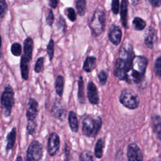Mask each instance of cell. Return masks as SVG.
Segmentation results:
<instances>
[{
	"instance_id": "cell-1",
	"label": "cell",
	"mask_w": 161,
	"mask_h": 161,
	"mask_svg": "<svg viewBox=\"0 0 161 161\" xmlns=\"http://www.w3.org/2000/svg\"><path fill=\"white\" fill-rule=\"evenodd\" d=\"M115 62L114 75L118 79L125 80L126 74L130 70L133 60L135 57L133 48L129 46L128 48L123 47L120 49V55Z\"/></svg>"
},
{
	"instance_id": "cell-2",
	"label": "cell",
	"mask_w": 161,
	"mask_h": 161,
	"mask_svg": "<svg viewBox=\"0 0 161 161\" xmlns=\"http://www.w3.org/2000/svg\"><path fill=\"white\" fill-rule=\"evenodd\" d=\"M148 60L144 56H135L132 65L127 72L126 81L129 84H138L143 79L146 71Z\"/></svg>"
},
{
	"instance_id": "cell-3",
	"label": "cell",
	"mask_w": 161,
	"mask_h": 161,
	"mask_svg": "<svg viewBox=\"0 0 161 161\" xmlns=\"http://www.w3.org/2000/svg\"><path fill=\"white\" fill-rule=\"evenodd\" d=\"M102 119L100 117L93 118L91 116L84 118L82 122V134L87 137H95L101 130Z\"/></svg>"
},
{
	"instance_id": "cell-4",
	"label": "cell",
	"mask_w": 161,
	"mask_h": 161,
	"mask_svg": "<svg viewBox=\"0 0 161 161\" xmlns=\"http://www.w3.org/2000/svg\"><path fill=\"white\" fill-rule=\"evenodd\" d=\"M106 15L102 9H96L89 22V26L94 36H98L104 31L105 27Z\"/></svg>"
},
{
	"instance_id": "cell-5",
	"label": "cell",
	"mask_w": 161,
	"mask_h": 161,
	"mask_svg": "<svg viewBox=\"0 0 161 161\" xmlns=\"http://www.w3.org/2000/svg\"><path fill=\"white\" fill-rule=\"evenodd\" d=\"M14 104V92L10 85L4 87L1 96V107L3 114L5 117H9Z\"/></svg>"
},
{
	"instance_id": "cell-6",
	"label": "cell",
	"mask_w": 161,
	"mask_h": 161,
	"mask_svg": "<svg viewBox=\"0 0 161 161\" xmlns=\"http://www.w3.org/2000/svg\"><path fill=\"white\" fill-rule=\"evenodd\" d=\"M119 99L121 104L130 109H136L140 103L138 96L130 89H123L121 92Z\"/></svg>"
},
{
	"instance_id": "cell-7",
	"label": "cell",
	"mask_w": 161,
	"mask_h": 161,
	"mask_svg": "<svg viewBox=\"0 0 161 161\" xmlns=\"http://www.w3.org/2000/svg\"><path fill=\"white\" fill-rule=\"evenodd\" d=\"M43 157V147L37 140H33L29 145L26 154V161H39Z\"/></svg>"
},
{
	"instance_id": "cell-8",
	"label": "cell",
	"mask_w": 161,
	"mask_h": 161,
	"mask_svg": "<svg viewBox=\"0 0 161 161\" xmlns=\"http://www.w3.org/2000/svg\"><path fill=\"white\" fill-rule=\"evenodd\" d=\"M60 146V140L58 135L55 133H52L47 141V152L50 156L55 155L59 151Z\"/></svg>"
},
{
	"instance_id": "cell-9",
	"label": "cell",
	"mask_w": 161,
	"mask_h": 161,
	"mask_svg": "<svg viewBox=\"0 0 161 161\" xmlns=\"http://www.w3.org/2000/svg\"><path fill=\"white\" fill-rule=\"evenodd\" d=\"M128 161H143V157L140 147L136 143H130L127 147Z\"/></svg>"
},
{
	"instance_id": "cell-10",
	"label": "cell",
	"mask_w": 161,
	"mask_h": 161,
	"mask_svg": "<svg viewBox=\"0 0 161 161\" xmlns=\"http://www.w3.org/2000/svg\"><path fill=\"white\" fill-rule=\"evenodd\" d=\"M38 103L37 101L33 97L29 99L26 112V117L28 121L35 120L38 112Z\"/></svg>"
},
{
	"instance_id": "cell-11",
	"label": "cell",
	"mask_w": 161,
	"mask_h": 161,
	"mask_svg": "<svg viewBox=\"0 0 161 161\" xmlns=\"http://www.w3.org/2000/svg\"><path fill=\"white\" fill-rule=\"evenodd\" d=\"M87 95L91 104L96 105L99 102V97L96 86L92 81H89L87 86Z\"/></svg>"
},
{
	"instance_id": "cell-12",
	"label": "cell",
	"mask_w": 161,
	"mask_h": 161,
	"mask_svg": "<svg viewBox=\"0 0 161 161\" xmlns=\"http://www.w3.org/2000/svg\"><path fill=\"white\" fill-rule=\"evenodd\" d=\"M52 113L57 119L64 121L66 116V111L61 102L58 99H55L52 108Z\"/></svg>"
},
{
	"instance_id": "cell-13",
	"label": "cell",
	"mask_w": 161,
	"mask_h": 161,
	"mask_svg": "<svg viewBox=\"0 0 161 161\" xmlns=\"http://www.w3.org/2000/svg\"><path fill=\"white\" fill-rule=\"evenodd\" d=\"M108 37L113 45H118L122 38V31L120 28L117 25H112L109 28Z\"/></svg>"
},
{
	"instance_id": "cell-14",
	"label": "cell",
	"mask_w": 161,
	"mask_h": 161,
	"mask_svg": "<svg viewBox=\"0 0 161 161\" xmlns=\"http://www.w3.org/2000/svg\"><path fill=\"white\" fill-rule=\"evenodd\" d=\"M152 128L157 138L161 140V117L158 115L154 114L152 117Z\"/></svg>"
},
{
	"instance_id": "cell-15",
	"label": "cell",
	"mask_w": 161,
	"mask_h": 161,
	"mask_svg": "<svg viewBox=\"0 0 161 161\" xmlns=\"http://www.w3.org/2000/svg\"><path fill=\"white\" fill-rule=\"evenodd\" d=\"M33 47V40L30 37H27L24 41V45H23L24 54L22 57H23L29 60L30 62L32 58Z\"/></svg>"
},
{
	"instance_id": "cell-16",
	"label": "cell",
	"mask_w": 161,
	"mask_h": 161,
	"mask_svg": "<svg viewBox=\"0 0 161 161\" xmlns=\"http://www.w3.org/2000/svg\"><path fill=\"white\" fill-rule=\"evenodd\" d=\"M155 35V30L151 26L149 27L145 32L144 36V43L145 45L150 49H152L153 48Z\"/></svg>"
},
{
	"instance_id": "cell-17",
	"label": "cell",
	"mask_w": 161,
	"mask_h": 161,
	"mask_svg": "<svg viewBox=\"0 0 161 161\" xmlns=\"http://www.w3.org/2000/svg\"><path fill=\"white\" fill-rule=\"evenodd\" d=\"M16 138V129L15 127L13 128L8 133L6 136V150L8 152L11 150L15 143Z\"/></svg>"
},
{
	"instance_id": "cell-18",
	"label": "cell",
	"mask_w": 161,
	"mask_h": 161,
	"mask_svg": "<svg viewBox=\"0 0 161 161\" xmlns=\"http://www.w3.org/2000/svg\"><path fill=\"white\" fill-rule=\"evenodd\" d=\"M68 121L69 127L74 133H77L79 129V123L77 116L73 111H70L68 114Z\"/></svg>"
},
{
	"instance_id": "cell-19",
	"label": "cell",
	"mask_w": 161,
	"mask_h": 161,
	"mask_svg": "<svg viewBox=\"0 0 161 161\" xmlns=\"http://www.w3.org/2000/svg\"><path fill=\"white\" fill-rule=\"evenodd\" d=\"M120 19L123 26L126 28H127L128 21V8L126 0H121L120 8Z\"/></svg>"
},
{
	"instance_id": "cell-20",
	"label": "cell",
	"mask_w": 161,
	"mask_h": 161,
	"mask_svg": "<svg viewBox=\"0 0 161 161\" xmlns=\"http://www.w3.org/2000/svg\"><path fill=\"white\" fill-rule=\"evenodd\" d=\"M29 63L30 61L21 57L20 60V70L21 77L23 80H26L29 76Z\"/></svg>"
},
{
	"instance_id": "cell-21",
	"label": "cell",
	"mask_w": 161,
	"mask_h": 161,
	"mask_svg": "<svg viewBox=\"0 0 161 161\" xmlns=\"http://www.w3.org/2000/svg\"><path fill=\"white\" fill-rule=\"evenodd\" d=\"M96 58L93 56H89L87 57L83 64V70L86 72H92L96 66Z\"/></svg>"
},
{
	"instance_id": "cell-22",
	"label": "cell",
	"mask_w": 161,
	"mask_h": 161,
	"mask_svg": "<svg viewBox=\"0 0 161 161\" xmlns=\"http://www.w3.org/2000/svg\"><path fill=\"white\" fill-rule=\"evenodd\" d=\"M64 82L65 81H64V77L61 75H58L56 78L55 83V92L60 97H62L63 95Z\"/></svg>"
},
{
	"instance_id": "cell-23",
	"label": "cell",
	"mask_w": 161,
	"mask_h": 161,
	"mask_svg": "<svg viewBox=\"0 0 161 161\" xmlns=\"http://www.w3.org/2000/svg\"><path fill=\"white\" fill-rule=\"evenodd\" d=\"M77 98L78 101L80 104L85 103V96H84V80L82 76H80L78 80V91H77Z\"/></svg>"
},
{
	"instance_id": "cell-24",
	"label": "cell",
	"mask_w": 161,
	"mask_h": 161,
	"mask_svg": "<svg viewBox=\"0 0 161 161\" xmlns=\"http://www.w3.org/2000/svg\"><path fill=\"white\" fill-rule=\"evenodd\" d=\"M104 143L102 138H99L97 140L95 148H94V155L97 158H101L103 155V149Z\"/></svg>"
},
{
	"instance_id": "cell-25",
	"label": "cell",
	"mask_w": 161,
	"mask_h": 161,
	"mask_svg": "<svg viewBox=\"0 0 161 161\" xmlns=\"http://www.w3.org/2000/svg\"><path fill=\"white\" fill-rule=\"evenodd\" d=\"M133 25L136 30L140 31L145 28L146 22L141 18L135 17L133 20Z\"/></svg>"
},
{
	"instance_id": "cell-26",
	"label": "cell",
	"mask_w": 161,
	"mask_h": 161,
	"mask_svg": "<svg viewBox=\"0 0 161 161\" xmlns=\"http://www.w3.org/2000/svg\"><path fill=\"white\" fill-rule=\"evenodd\" d=\"M86 8V0H77L76 2V8L78 14L82 16L85 14Z\"/></svg>"
},
{
	"instance_id": "cell-27",
	"label": "cell",
	"mask_w": 161,
	"mask_h": 161,
	"mask_svg": "<svg viewBox=\"0 0 161 161\" xmlns=\"http://www.w3.org/2000/svg\"><path fill=\"white\" fill-rule=\"evenodd\" d=\"M11 53L14 56H20L22 52V47L21 44L19 43H13L11 47Z\"/></svg>"
},
{
	"instance_id": "cell-28",
	"label": "cell",
	"mask_w": 161,
	"mask_h": 161,
	"mask_svg": "<svg viewBox=\"0 0 161 161\" xmlns=\"http://www.w3.org/2000/svg\"><path fill=\"white\" fill-rule=\"evenodd\" d=\"M79 161H94L91 152L84 150L79 155Z\"/></svg>"
},
{
	"instance_id": "cell-29",
	"label": "cell",
	"mask_w": 161,
	"mask_h": 161,
	"mask_svg": "<svg viewBox=\"0 0 161 161\" xmlns=\"http://www.w3.org/2000/svg\"><path fill=\"white\" fill-rule=\"evenodd\" d=\"M44 60H45V58L43 57H40L36 60V63L35 64V67H34V70L36 73H40L42 71L43 69Z\"/></svg>"
},
{
	"instance_id": "cell-30",
	"label": "cell",
	"mask_w": 161,
	"mask_h": 161,
	"mask_svg": "<svg viewBox=\"0 0 161 161\" xmlns=\"http://www.w3.org/2000/svg\"><path fill=\"white\" fill-rule=\"evenodd\" d=\"M36 127H37V124L35 120L28 121V123L26 125V130L29 135H33L36 131Z\"/></svg>"
},
{
	"instance_id": "cell-31",
	"label": "cell",
	"mask_w": 161,
	"mask_h": 161,
	"mask_svg": "<svg viewBox=\"0 0 161 161\" xmlns=\"http://www.w3.org/2000/svg\"><path fill=\"white\" fill-rule=\"evenodd\" d=\"M47 50L49 60L50 61H52L54 55V42L52 39H50V40L49 41V43H48L47 47Z\"/></svg>"
},
{
	"instance_id": "cell-32",
	"label": "cell",
	"mask_w": 161,
	"mask_h": 161,
	"mask_svg": "<svg viewBox=\"0 0 161 161\" xmlns=\"http://www.w3.org/2000/svg\"><path fill=\"white\" fill-rule=\"evenodd\" d=\"M154 71L155 75L161 78V57H158L155 61Z\"/></svg>"
},
{
	"instance_id": "cell-33",
	"label": "cell",
	"mask_w": 161,
	"mask_h": 161,
	"mask_svg": "<svg viewBox=\"0 0 161 161\" xmlns=\"http://www.w3.org/2000/svg\"><path fill=\"white\" fill-rule=\"evenodd\" d=\"M65 13L67 18L71 21H74L76 19V14L75 10L72 8H67L65 9Z\"/></svg>"
},
{
	"instance_id": "cell-34",
	"label": "cell",
	"mask_w": 161,
	"mask_h": 161,
	"mask_svg": "<svg viewBox=\"0 0 161 161\" xmlns=\"http://www.w3.org/2000/svg\"><path fill=\"white\" fill-rule=\"evenodd\" d=\"M98 79L101 85L104 86L106 84L108 79V75L104 70H101L97 75Z\"/></svg>"
},
{
	"instance_id": "cell-35",
	"label": "cell",
	"mask_w": 161,
	"mask_h": 161,
	"mask_svg": "<svg viewBox=\"0 0 161 161\" xmlns=\"http://www.w3.org/2000/svg\"><path fill=\"white\" fill-rule=\"evenodd\" d=\"M8 9V5L6 0H0V18L4 16Z\"/></svg>"
},
{
	"instance_id": "cell-36",
	"label": "cell",
	"mask_w": 161,
	"mask_h": 161,
	"mask_svg": "<svg viewBox=\"0 0 161 161\" xmlns=\"http://www.w3.org/2000/svg\"><path fill=\"white\" fill-rule=\"evenodd\" d=\"M119 9V0H112L111 11L114 14H117Z\"/></svg>"
},
{
	"instance_id": "cell-37",
	"label": "cell",
	"mask_w": 161,
	"mask_h": 161,
	"mask_svg": "<svg viewBox=\"0 0 161 161\" xmlns=\"http://www.w3.org/2000/svg\"><path fill=\"white\" fill-rule=\"evenodd\" d=\"M53 20H54V15H53V11L52 9H48V14L46 17V23L48 26H51L53 24Z\"/></svg>"
},
{
	"instance_id": "cell-38",
	"label": "cell",
	"mask_w": 161,
	"mask_h": 161,
	"mask_svg": "<svg viewBox=\"0 0 161 161\" xmlns=\"http://www.w3.org/2000/svg\"><path fill=\"white\" fill-rule=\"evenodd\" d=\"M70 147L69 144L67 143H65V148H64V152H65V158L66 161H70Z\"/></svg>"
},
{
	"instance_id": "cell-39",
	"label": "cell",
	"mask_w": 161,
	"mask_h": 161,
	"mask_svg": "<svg viewBox=\"0 0 161 161\" xmlns=\"http://www.w3.org/2000/svg\"><path fill=\"white\" fill-rule=\"evenodd\" d=\"M148 1L154 7H159L161 5V0H148Z\"/></svg>"
},
{
	"instance_id": "cell-40",
	"label": "cell",
	"mask_w": 161,
	"mask_h": 161,
	"mask_svg": "<svg viewBox=\"0 0 161 161\" xmlns=\"http://www.w3.org/2000/svg\"><path fill=\"white\" fill-rule=\"evenodd\" d=\"M49 5L52 8H56L58 4V0H48Z\"/></svg>"
},
{
	"instance_id": "cell-41",
	"label": "cell",
	"mask_w": 161,
	"mask_h": 161,
	"mask_svg": "<svg viewBox=\"0 0 161 161\" xmlns=\"http://www.w3.org/2000/svg\"><path fill=\"white\" fill-rule=\"evenodd\" d=\"M59 25L60 26H62V27H63V29H64V26H65V21H64V18H60V21H59Z\"/></svg>"
},
{
	"instance_id": "cell-42",
	"label": "cell",
	"mask_w": 161,
	"mask_h": 161,
	"mask_svg": "<svg viewBox=\"0 0 161 161\" xmlns=\"http://www.w3.org/2000/svg\"><path fill=\"white\" fill-rule=\"evenodd\" d=\"M16 161H23V158H22V157L21 156H18L16 157Z\"/></svg>"
},
{
	"instance_id": "cell-43",
	"label": "cell",
	"mask_w": 161,
	"mask_h": 161,
	"mask_svg": "<svg viewBox=\"0 0 161 161\" xmlns=\"http://www.w3.org/2000/svg\"><path fill=\"white\" fill-rule=\"evenodd\" d=\"M139 0H132V3L134 4H136Z\"/></svg>"
},
{
	"instance_id": "cell-44",
	"label": "cell",
	"mask_w": 161,
	"mask_h": 161,
	"mask_svg": "<svg viewBox=\"0 0 161 161\" xmlns=\"http://www.w3.org/2000/svg\"><path fill=\"white\" fill-rule=\"evenodd\" d=\"M1 45H2V40H1V36L0 35V49L1 48Z\"/></svg>"
}]
</instances>
